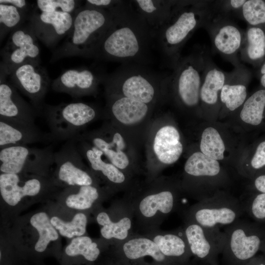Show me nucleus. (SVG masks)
<instances>
[{"instance_id": "1", "label": "nucleus", "mask_w": 265, "mask_h": 265, "mask_svg": "<svg viewBox=\"0 0 265 265\" xmlns=\"http://www.w3.org/2000/svg\"><path fill=\"white\" fill-rule=\"evenodd\" d=\"M112 24L94 58L144 65L149 61L154 33L131 1H124L112 12Z\"/></svg>"}, {"instance_id": "2", "label": "nucleus", "mask_w": 265, "mask_h": 265, "mask_svg": "<svg viewBox=\"0 0 265 265\" xmlns=\"http://www.w3.org/2000/svg\"><path fill=\"white\" fill-rule=\"evenodd\" d=\"M214 11V1H176L169 17L156 34L173 69L181 58L185 43L198 28L203 27Z\"/></svg>"}, {"instance_id": "3", "label": "nucleus", "mask_w": 265, "mask_h": 265, "mask_svg": "<svg viewBox=\"0 0 265 265\" xmlns=\"http://www.w3.org/2000/svg\"><path fill=\"white\" fill-rule=\"evenodd\" d=\"M113 19L112 12L83 5L76 12L70 31L53 50L50 62L73 56L94 58Z\"/></svg>"}, {"instance_id": "4", "label": "nucleus", "mask_w": 265, "mask_h": 265, "mask_svg": "<svg viewBox=\"0 0 265 265\" xmlns=\"http://www.w3.org/2000/svg\"><path fill=\"white\" fill-rule=\"evenodd\" d=\"M170 79V76L161 77L143 65L129 63L105 75L102 83L105 93L130 98L153 106L169 87Z\"/></svg>"}, {"instance_id": "5", "label": "nucleus", "mask_w": 265, "mask_h": 265, "mask_svg": "<svg viewBox=\"0 0 265 265\" xmlns=\"http://www.w3.org/2000/svg\"><path fill=\"white\" fill-rule=\"evenodd\" d=\"M208 52L206 48L196 47L173 69L169 87L176 102L183 108L201 110L200 92Z\"/></svg>"}, {"instance_id": "6", "label": "nucleus", "mask_w": 265, "mask_h": 265, "mask_svg": "<svg viewBox=\"0 0 265 265\" xmlns=\"http://www.w3.org/2000/svg\"><path fill=\"white\" fill-rule=\"evenodd\" d=\"M94 105L83 103L45 104L43 114L50 132L51 141L69 140L79 135L84 127L96 120L100 114Z\"/></svg>"}, {"instance_id": "7", "label": "nucleus", "mask_w": 265, "mask_h": 265, "mask_svg": "<svg viewBox=\"0 0 265 265\" xmlns=\"http://www.w3.org/2000/svg\"><path fill=\"white\" fill-rule=\"evenodd\" d=\"M0 55V78H7L15 69L26 62H41L37 38L29 21L10 33Z\"/></svg>"}, {"instance_id": "8", "label": "nucleus", "mask_w": 265, "mask_h": 265, "mask_svg": "<svg viewBox=\"0 0 265 265\" xmlns=\"http://www.w3.org/2000/svg\"><path fill=\"white\" fill-rule=\"evenodd\" d=\"M242 203L221 191L199 201L191 211L192 221L207 228H219L232 224L243 215Z\"/></svg>"}, {"instance_id": "9", "label": "nucleus", "mask_w": 265, "mask_h": 265, "mask_svg": "<svg viewBox=\"0 0 265 265\" xmlns=\"http://www.w3.org/2000/svg\"><path fill=\"white\" fill-rule=\"evenodd\" d=\"M214 11L203 28L208 32L214 50L234 67L241 64L238 56L244 39L245 31L229 15Z\"/></svg>"}, {"instance_id": "10", "label": "nucleus", "mask_w": 265, "mask_h": 265, "mask_svg": "<svg viewBox=\"0 0 265 265\" xmlns=\"http://www.w3.org/2000/svg\"><path fill=\"white\" fill-rule=\"evenodd\" d=\"M223 250L239 262L252 258L265 247V229L261 226L239 218L226 226Z\"/></svg>"}, {"instance_id": "11", "label": "nucleus", "mask_w": 265, "mask_h": 265, "mask_svg": "<svg viewBox=\"0 0 265 265\" xmlns=\"http://www.w3.org/2000/svg\"><path fill=\"white\" fill-rule=\"evenodd\" d=\"M54 154L51 146L44 148L27 145L7 147L0 151V170L10 174L26 171L46 173L54 164Z\"/></svg>"}, {"instance_id": "12", "label": "nucleus", "mask_w": 265, "mask_h": 265, "mask_svg": "<svg viewBox=\"0 0 265 265\" xmlns=\"http://www.w3.org/2000/svg\"><path fill=\"white\" fill-rule=\"evenodd\" d=\"M184 170L195 179L194 193L199 200L213 196L221 192L219 188L226 181L218 161L200 152L193 153L186 160Z\"/></svg>"}, {"instance_id": "13", "label": "nucleus", "mask_w": 265, "mask_h": 265, "mask_svg": "<svg viewBox=\"0 0 265 265\" xmlns=\"http://www.w3.org/2000/svg\"><path fill=\"white\" fill-rule=\"evenodd\" d=\"M9 82L27 97L38 115H42L44 98L51 84L45 68L40 62H26L15 69L8 76Z\"/></svg>"}, {"instance_id": "14", "label": "nucleus", "mask_w": 265, "mask_h": 265, "mask_svg": "<svg viewBox=\"0 0 265 265\" xmlns=\"http://www.w3.org/2000/svg\"><path fill=\"white\" fill-rule=\"evenodd\" d=\"M82 158L75 138L66 141L54 154L57 180L73 186L92 185L93 178L86 170Z\"/></svg>"}, {"instance_id": "15", "label": "nucleus", "mask_w": 265, "mask_h": 265, "mask_svg": "<svg viewBox=\"0 0 265 265\" xmlns=\"http://www.w3.org/2000/svg\"><path fill=\"white\" fill-rule=\"evenodd\" d=\"M74 15L64 12H41L34 6L28 21L37 38L48 48L53 49L70 31Z\"/></svg>"}, {"instance_id": "16", "label": "nucleus", "mask_w": 265, "mask_h": 265, "mask_svg": "<svg viewBox=\"0 0 265 265\" xmlns=\"http://www.w3.org/2000/svg\"><path fill=\"white\" fill-rule=\"evenodd\" d=\"M105 75L86 67L70 69L53 80L51 87L54 91L66 93L76 98L95 95Z\"/></svg>"}, {"instance_id": "17", "label": "nucleus", "mask_w": 265, "mask_h": 265, "mask_svg": "<svg viewBox=\"0 0 265 265\" xmlns=\"http://www.w3.org/2000/svg\"><path fill=\"white\" fill-rule=\"evenodd\" d=\"M79 136L100 150L107 160L119 169H125L129 166L130 159L125 151L124 138L112 125L106 124L98 130Z\"/></svg>"}, {"instance_id": "18", "label": "nucleus", "mask_w": 265, "mask_h": 265, "mask_svg": "<svg viewBox=\"0 0 265 265\" xmlns=\"http://www.w3.org/2000/svg\"><path fill=\"white\" fill-rule=\"evenodd\" d=\"M6 80L5 78H0V119L21 125L36 127L35 119L38 114L34 108Z\"/></svg>"}, {"instance_id": "19", "label": "nucleus", "mask_w": 265, "mask_h": 265, "mask_svg": "<svg viewBox=\"0 0 265 265\" xmlns=\"http://www.w3.org/2000/svg\"><path fill=\"white\" fill-rule=\"evenodd\" d=\"M185 234L190 251L201 259L223 250L225 236L219 228H207L192 221L186 226Z\"/></svg>"}, {"instance_id": "20", "label": "nucleus", "mask_w": 265, "mask_h": 265, "mask_svg": "<svg viewBox=\"0 0 265 265\" xmlns=\"http://www.w3.org/2000/svg\"><path fill=\"white\" fill-rule=\"evenodd\" d=\"M251 73L242 64L226 72V79L220 95V108L234 112L239 109L247 98V86Z\"/></svg>"}, {"instance_id": "21", "label": "nucleus", "mask_w": 265, "mask_h": 265, "mask_svg": "<svg viewBox=\"0 0 265 265\" xmlns=\"http://www.w3.org/2000/svg\"><path fill=\"white\" fill-rule=\"evenodd\" d=\"M43 181L38 176L23 178L22 174L2 173L0 175V192L3 200L14 206L26 196H34L43 189Z\"/></svg>"}, {"instance_id": "22", "label": "nucleus", "mask_w": 265, "mask_h": 265, "mask_svg": "<svg viewBox=\"0 0 265 265\" xmlns=\"http://www.w3.org/2000/svg\"><path fill=\"white\" fill-rule=\"evenodd\" d=\"M225 79L226 72L216 65L208 52L200 92L201 110L214 112L220 109V95Z\"/></svg>"}, {"instance_id": "23", "label": "nucleus", "mask_w": 265, "mask_h": 265, "mask_svg": "<svg viewBox=\"0 0 265 265\" xmlns=\"http://www.w3.org/2000/svg\"><path fill=\"white\" fill-rule=\"evenodd\" d=\"M106 110L110 117L127 125L139 123L153 106L134 99L113 94L105 93Z\"/></svg>"}, {"instance_id": "24", "label": "nucleus", "mask_w": 265, "mask_h": 265, "mask_svg": "<svg viewBox=\"0 0 265 265\" xmlns=\"http://www.w3.org/2000/svg\"><path fill=\"white\" fill-rule=\"evenodd\" d=\"M178 130L170 125H164L157 132L153 149L156 156L161 163L171 164L177 161L183 151Z\"/></svg>"}, {"instance_id": "25", "label": "nucleus", "mask_w": 265, "mask_h": 265, "mask_svg": "<svg viewBox=\"0 0 265 265\" xmlns=\"http://www.w3.org/2000/svg\"><path fill=\"white\" fill-rule=\"evenodd\" d=\"M51 141L37 127H29L0 119V149L12 146L26 145L38 142Z\"/></svg>"}, {"instance_id": "26", "label": "nucleus", "mask_w": 265, "mask_h": 265, "mask_svg": "<svg viewBox=\"0 0 265 265\" xmlns=\"http://www.w3.org/2000/svg\"><path fill=\"white\" fill-rule=\"evenodd\" d=\"M176 0H131L155 36L169 17Z\"/></svg>"}, {"instance_id": "27", "label": "nucleus", "mask_w": 265, "mask_h": 265, "mask_svg": "<svg viewBox=\"0 0 265 265\" xmlns=\"http://www.w3.org/2000/svg\"><path fill=\"white\" fill-rule=\"evenodd\" d=\"M78 149L82 156L95 171L101 173L109 181L120 184L124 182V174L110 162L103 159V153L79 135L75 137Z\"/></svg>"}, {"instance_id": "28", "label": "nucleus", "mask_w": 265, "mask_h": 265, "mask_svg": "<svg viewBox=\"0 0 265 265\" xmlns=\"http://www.w3.org/2000/svg\"><path fill=\"white\" fill-rule=\"evenodd\" d=\"M242 61L255 66H260L265 59V30L248 26L239 52Z\"/></svg>"}, {"instance_id": "29", "label": "nucleus", "mask_w": 265, "mask_h": 265, "mask_svg": "<svg viewBox=\"0 0 265 265\" xmlns=\"http://www.w3.org/2000/svg\"><path fill=\"white\" fill-rule=\"evenodd\" d=\"M239 109V117L253 128L265 127V89L261 87L253 92Z\"/></svg>"}, {"instance_id": "30", "label": "nucleus", "mask_w": 265, "mask_h": 265, "mask_svg": "<svg viewBox=\"0 0 265 265\" xmlns=\"http://www.w3.org/2000/svg\"><path fill=\"white\" fill-rule=\"evenodd\" d=\"M123 251L126 256L131 260L150 256L155 261L161 262L165 260L166 257L154 241L145 238L129 240L124 244Z\"/></svg>"}, {"instance_id": "31", "label": "nucleus", "mask_w": 265, "mask_h": 265, "mask_svg": "<svg viewBox=\"0 0 265 265\" xmlns=\"http://www.w3.org/2000/svg\"><path fill=\"white\" fill-rule=\"evenodd\" d=\"M174 204L173 193L166 190L145 197L140 203L139 209L144 216L150 217L154 216L158 211L163 213H169Z\"/></svg>"}, {"instance_id": "32", "label": "nucleus", "mask_w": 265, "mask_h": 265, "mask_svg": "<svg viewBox=\"0 0 265 265\" xmlns=\"http://www.w3.org/2000/svg\"><path fill=\"white\" fill-rule=\"evenodd\" d=\"M30 223L39 234V238L34 247L37 252L44 251L50 241L58 239V233L46 213L40 212L34 214L30 218Z\"/></svg>"}, {"instance_id": "33", "label": "nucleus", "mask_w": 265, "mask_h": 265, "mask_svg": "<svg viewBox=\"0 0 265 265\" xmlns=\"http://www.w3.org/2000/svg\"><path fill=\"white\" fill-rule=\"evenodd\" d=\"M29 16L15 6L0 3V41L28 21Z\"/></svg>"}, {"instance_id": "34", "label": "nucleus", "mask_w": 265, "mask_h": 265, "mask_svg": "<svg viewBox=\"0 0 265 265\" xmlns=\"http://www.w3.org/2000/svg\"><path fill=\"white\" fill-rule=\"evenodd\" d=\"M202 153L217 161L224 158L226 150L225 143L218 131L209 127L202 132L200 143Z\"/></svg>"}, {"instance_id": "35", "label": "nucleus", "mask_w": 265, "mask_h": 265, "mask_svg": "<svg viewBox=\"0 0 265 265\" xmlns=\"http://www.w3.org/2000/svg\"><path fill=\"white\" fill-rule=\"evenodd\" d=\"M97 221L99 224L103 226L101 234L106 239H124L127 237L128 231L131 227V221L129 218L124 217L117 222H113L105 212L98 214Z\"/></svg>"}, {"instance_id": "36", "label": "nucleus", "mask_w": 265, "mask_h": 265, "mask_svg": "<svg viewBox=\"0 0 265 265\" xmlns=\"http://www.w3.org/2000/svg\"><path fill=\"white\" fill-rule=\"evenodd\" d=\"M51 222L61 236L68 238L81 236L86 231L87 218L82 213H77L69 222L64 221L57 216L52 217Z\"/></svg>"}, {"instance_id": "37", "label": "nucleus", "mask_w": 265, "mask_h": 265, "mask_svg": "<svg viewBox=\"0 0 265 265\" xmlns=\"http://www.w3.org/2000/svg\"><path fill=\"white\" fill-rule=\"evenodd\" d=\"M66 254L71 257L82 255L87 260L93 262L100 254L97 244L88 237L74 238L65 248Z\"/></svg>"}, {"instance_id": "38", "label": "nucleus", "mask_w": 265, "mask_h": 265, "mask_svg": "<svg viewBox=\"0 0 265 265\" xmlns=\"http://www.w3.org/2000/svg\"><path fill=\"white\" fill-rule=\"evenodd\" d=\"M154 241L160 251L166 257H180L183 256L186 251V243L178 235L170 234L158 235Z\"/></svg>"}, {"instance_id": "39", "label": "nucleus", "mask_w": 265, "mask_h": 265, "mask_svg": "<svg viewBox=\"0 0 265 265\" xmlns=\"http://www.w3.org/2000/svg\"><path fill=\"white\" fill-rule=\"evenodd\" d=\"M240 18L248 26L265 30V0H246L242 7Z\"/></svg>"}, {"instance_id": "40", "label": "nucleus", "mask_w": 265, "mask_h": 265, "mask_svg": "<svg viewBox=\"0 0 265 265\" xmlns=\"http://www.w3.org/2000/svg\"><path fill=\"white\" fill-rule=\"evenodd\" d=\"M98 197L99 192L95 186H79L76 193L68 195L65 203L70 208L83 210L90 208Z\"/></svg>"}, {"instance_id": "41", "label": "nucleus", "mask_w": 265, "mask_h": 265, "mask_svg": "<svg viewBox=\"0 0 265 265\" xmlns=\"http://www.w3.org/2000/svg\"><path fill=\"white\" fill-rule=\"evenodd\" d=\"M82 1L76 0H38L35 8L41 12H64L75 15L81 6Z\"/></svg>"}, {"instance_id": "42", "label": "nucleus", "mask_w": 265, "mask_h": 265, "mask_svg": "<svg viewBox=\"0 0 265 265\" xmlns=\"http://www.w3.org/2000/svg\"><path fill=\"white\" fill-rule=\"evenodd\" d=\"M265 169V138L260 140L254 147L244 168L243 174L250 179Z\"/></svg>"}, {"instance_id": "43", "label": "nucleus", "mask_w": 265, "mask_h": 265, "mask_svg": "<svg viewBox=\"0 0 265 265\" xmlns=\"http://www.w3.org/2000/svg\"><path fill=\"white\" fill-rule=\"evenodd\" d=\"M244 211L258 222H265V193H254L243 203Z\"/></svg>"}, {"instance_id": "44", "label": "nucleus", "mask_w": 265, "mask_h": 265, "mask_svg": "<svg viewBox=\"0 0 265 265\" xmlns=\"http://www.w3.org/2000/svg\"><path fill=\"white\" fill-rule=\"evenodd\" d=\"M246 0H230L214 1L216 10L229 15L240 17L241 10Z\"/></svg>"}, {"instance_id": "45", "label": "nucleus", "mask_w": 265, "mask_h": 265, "mask_svg": "<svg viewBox=\"0 0 265 265\" xmlns=\"http://www.w3.org/2000/svg\"><path fill=\"white\" fill-rule=\"evenodd\" d=\"M123 1L115 0H87L84 1V5L87 7L106 10L111 12L119 6Z\"/></svg>"}, {"instance_id": "46", "label": "nucleus", "mask_w": 265, "mask_h": 265, "mask_svg": "<svg viewBox=\"0 0 265 265\" xmlns=\"http://www.w3.org/2000/svg\"><path fill=\"white\" fill-rule=\"evenodd\" d=\"M0 3L12 5L29 16L35 6V4L32 6L28 1L25 0H0Z\"/></svg>"}, {"instance_id": "47", "label": "nucleus", "mask_w": 265, "mask_h": 265, "mask_svg": "<svg viewBox=\"0 0 265 265\" xmlns=\"http://www.w3.org/2000/svg\"><path fill=\"white\" fill-rule=\"evenodd\" d=\"M251 187L255 193H265V169L251 178Z\"/></svg>"}, {"instance_id": "48", "label": "nucleus", "mask_w": 265, "mask_h": 265, "mask_svg": "<svg viewBox=\"0 0 265 265\" xmlns=\"http://www.w3.org/2000/svg\"><path fill=\"white\" fill-rule=\"evenodd\" d=\"M259 78L261 87L265 89V59L260 66Z\"/></svg>"}, {"instance_id": "49", "label": "nucleus", "mask_w": 265, "mask_h": 265, "mask_svg": "<svg viewBox=\"0 0 265 265\" xmlns=\"http://www.w3.org/2000/svg\"><path fill=\"white\" fill-rule=\"evenodd\" d=\"M258 265H265L264 263H260Z\"/></svg>"}, {"instance_id": "50", "label": "nucleus", "mask_w": 265, "mask_h": 265, "mask_svg": "<svg viewBox=\"0 0 265 265\" xmlns=\"http://www.w3.org/2000/svg\"><path fill=\"white\" fill-rule=\"evenodd\" d=\"M264 248H265V247Z\"/></svg>"}, {"instance_id": "51", "label": "nucleus", "mask_w": 265, "mask_h": 265, "mask_svg": "<svg viewBox=\"0 0 265 265\" xmlns=\"http://www.w3.org/2000/svg\"></svg>"}]
</instances>
